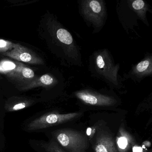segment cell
<instances>
[{
    "mask_svg": "<svg viewBox=\"0 0 152 152\" xmlns=\"http://www.w3.org/2000/svg\"><path fill=\"white\" fill-rule=\"evenodd\" d=\"M88 71L91 76L106 83L110 88L121 93L126 91L121 75L119 74L121 65L115 64L107 48L95 50L88 58Z\"/></svg>",
    "mask_w": 152,
    "mask_h": 152,
    "instance_id": "6da1fadb",
    "label": "cell"
},
{
    "mask_svg": "<svg viewBox=\"0 0 152 152\" xmlns=\"http://www.w3.org/2000/svg\"><path fill=\"white\" fill-rule=\"evenodd\" d=\"M116 12L119 22L126 33L129 34V31H132L138 36L135 28L138 26L139 21L149 26L147 13L152 14V9L143 0H120L116 4Z\"/></svg>",
    "mask_w": 152,
    "mask_h": 152,
    "instance_id": "7a4b0ae2",
    "label": "cell"
},
{
    "mask_svg": "<svg viewBox=\"0 0 152 152\" xmlns=\"http://www.w3.org/2000/svg\"><path fill=\"white\" fill-rule=\"evenodd\" d=\"M79 13L86 25L93 29L92 34L101 31L107 19V8L104 0H78Z\"/></svg>",
    "mask_w": 152,
    "mask_h": 152,
    "instance_id": "3957f363",
    "label": "cell"
},
{
    "mask_svg": "<svg viewBox=\"0 0 152 152\" xmlns=\"http://www.w3.org/2000/svg\"><path fill=\"white\" fill-rule=\"evenodd\" d=\"M113 90L108 91L96 90L89 87H85L73 93V95L86 104L96 106H112L118 102L116 98L111 94Z\"/></svg>",
    "mask_w": 152,
    "mask_h": 152,
    "instance_id": "277c9868",
    "label": "cell"
},
{
    "mask_svg": "<svg viewBox=\"0 0 152 152\" xmlns=\"http://www.w3.org/2000/svg\"><path fill=\"white\" fill-rule=\"evenodd\" d=\"M59 144L70 152H84L88 146L86 137L81 133L70 129H62L54 133Z\"/></svg>",
    "mask_w": 152,
    "mask_h": 152,
    "instance_id": "5b68a950",
    "label": "cell"
},
{
    "mask_svg": "<svg viewBox=\"0 0 152 152\" xmlns=\"http://www.w3.org/2000/svg\"><path fill=\"white\" fill-rule=\"evenodd\" d=\"M123 82L131 80L140 83L147 77L152 76V54L146 52L144 58L136 64H132L130 70L121 75Z\"/></svg>",
    "mask_w": 152,
    "mask_h": 152,
    "instance_id": "8992f818",
    "label": "cell"
},
{
    "mask_svg": "<svg viewBox=\"0 0 152 152\" xmlns=\"http://www.w3.org/2000/svg\"><path fill=\"white\" fill-rule=\"evenodd\" d=\"M80 113H74L61 114L58 113H49L32 121L27 128L30 131L38 130L64 123L79 116Z\"/></svg>",
    "mask_w": 152,
    "mask_h": 152,
    "instance_id": "52a82bcc",
    "label": "cell"
},
{
    "mask_svg": "<svg viewBox=\"0 0 152 152\" xmlns=\"http://www.w3.org/2000/svg\"><path fill=\"white\" fill-rule=\"evenodd\" d=\"M13 49L2 54L4 56L14 58L18 61H22L31 64H43L42 59H41L32 51L20 44H14Z\"/></svg>",
    "mask_w": 152,
    "mask_h": 152,
    "instance_id": "ba28073f",
    "label": "cell"
},
{
    "mask_svg": "<svg viewBox=\"0 0 152 152\" xmlns=\"http://www.w3.org/2000/svg\"><path fill=\"white\" fill-rule=\"evenodd\" d=\"M95 150L96 152H117L113 139L105 134L97 138Z\"/></svg>",
    "mask_w": 152,
    "mask_h": 152,
    "instance_id": "9c48e42d",
    "label": "cell"
},
{
    "mask_svg": "<svg viewBox=\"0 0 152 152\" xmlns=\"http://www.w3.org/2000/svg\"><path fill=\"white\" fill-rule=\"evenodd\" d=\"M116 142L119 152H127L134 143L132 137L122 128L119 130Z\"/></svg>",
    "mask_w": 152,
    "mask_h": 152,
    "instance_id": "30bf717a",
    "label": "cell"
},
{
    "mask_svg": "<svg viewBox=\"0 0 152 152\" xmlns=\"http://www.w3.org/2000/svg\"><path fill=\"white\" fill-rule=\"evenodd\" d=\"M43 147L48 152H66L54 140L49 143L43 144Z\"/></svg>",
    "mask_w": 152,
    "mask_h": 152,
    "instance_id": "8fae6325",
    "label": "cell"
},
{
    "mask_svg": "<svg viewBox=\"0 0 152 152\" xmlns=\"http://www.w3.org/2000/svg\"><path fill=\"white\" fill-rule=\"evenodd\" d=\"M30 104L29 102H20L16 104H14L13 105L10 106L8 107L7 109L10 112H14V111H18V110H22L24 108H26L27 107L29 106Z\"/></svg>",
    "mask_w": 152,
    "mask_h": 152,
    "instance_id": "7c38bea8",
    "label": "cell"
},
{
    "mask_svg": "<svg viewBox=\"0 0 152 152\" xmlns=\"http://www.w3.org/2000/svg\"><path fill=\"white\" fill-rule=\"evenodd\" d=\"M21 74L24 78L28 79H32L34 76V71L27 67H22Z\"/></svg>",
    "mask_w": 152,
    "mask_h": 152,
    "instance_id": "4fadbf2b",
    "label": "cell"
},
{
    "mask_svg": "<svg viewBox=\"0 0 152 152\" xmlns=\"http://www.w3.org/2000/svg\"><path fill=\"white\" fill-rule=\"evenodd\" d=\"M14 44L8 41L0 39V51H7L9 49L13 48Z\"/></svg>",
    "mask_w": 152,
    "mask_h": 152,
    "instance_id": "5bb4252c",
    "label": "cell"
},
{
    "mask_svg": "<svg viewBox=\"0 0 152 152\" xmlns=\"http://www.w3.org/2000/svg\"><path fill=\"white\" fill-rule=\"evenodd\" d=\"M2 67L4 70H13L15 67V65L14 63L11 62H4L2 65Z\"/></svg>",
    "mask_w": 152,
    "mask_h": 152,
    "instance_id": "9a60e30c",
    "label": "cell"
},
{
    "mask_svg": "<svg viewBox=\"0 0 152 152\" xmlns=\"http://www.w3.org/2000/svg\"><path fill=\"white\" fill-rule=\"evenodd\" d=\"M133 152H143V148L139 146L134 145L132 147Z\"/></svg>",
    "mask_w": 152,
    "mask_h": 152,
    "instance_id": "2e32d148",
    "label": "cell"
},
{
    "mask_svg": "<svg viewBox=\"0 0 152 152\" xmlns=\"http://www.w3.org/2000/svg\"><path fill=\"white\" fill-rule=\"evenodd\" d=\"M142 145L144 146L147 147H150V146H151V144L150 142H149V141H145L142 143Z\"/></svg>",
    "mask_w": 152,
    "mask_h": 152,
    "instance_id": "e0dca14e",
    "label": "cell"
}]
</instances>
